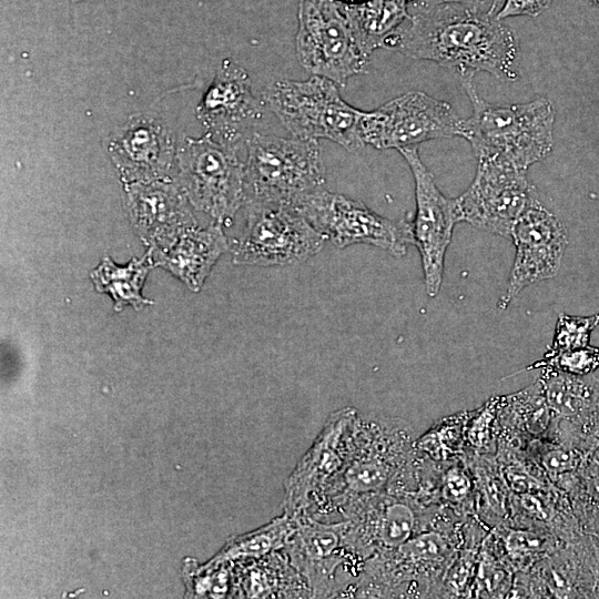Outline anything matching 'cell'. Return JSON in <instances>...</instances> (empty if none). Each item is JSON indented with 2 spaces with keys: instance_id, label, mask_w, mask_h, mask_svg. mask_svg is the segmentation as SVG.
Listing matches in <instances>:
<instances>
[{
  "instance_id": "5bb4252c",
  "label": "cell",
  "mask_w": 599,
  "mask_h": 599,
  "mask_svg": "<svg viewBox=\"0 0 599 599\" xmlns=\"http://www.w3.org/2000/svg\"><path fill=\"white\" fill-rule=\"evenodd\" d=\"M510 238L516 252L506 292L497 303L500 309L527 286L554 277L568 245L565 225L539 199L517 220Z\"/></svg>"
},
{
  "instance_id": "7402d4cb",
  "label": "cell",
  "mask_w": 599,
  "mask_h": 599,
  "mask_svg": "<svg viewBox=\"0 0 599 599\" xmlns=\"http://www.w3.org/2000/svg\"><path fill=\"white\" fill-rule=\"evenodd\" d=\"M408 1L365 0L355 4L345 3L358 40L369 55L376 49L385 48L405 20H409Z\"/></svg>"
},
{
  "instance_id": "f546056e",
  "label": "cell",
  "mask_w": 599,
  "mask_h": 599,
  "mask_svg": "<svg viewBox=\"0 0 599 599\" xmlns=\"http://www.w3.org/2000/svg\"><path fill=\"white\" fill-rule=\"evenodd\" d=\"M576 455L568 450L557 449L550 451L544 459L545 466L556 473H562L576 467Z\"/></svg>"
},
{
  "instance_id": "4fadbf2b",
  "label": "cell",
  "mask_w": 599,
  "mask_h": 599,
  "mask_svg": "<svg viewBox=\"0 0 599 599\" xmlns=\"http://www.w3.org/2000/svg\"><path fill=\"white\" fill-rule=\"evenodd\" d=\"M399 153L407 162L415 181L413 244L420 254L426 293L435 297L441 286L445 255L454 226L459 222L456 202L439 191L417 148L402 149Z\"/></svg>"
},
{
  "instance_id": "cb8c5ba5",
  "label": "cell",
  "mask_w": 599,
  "mask_h": 599,
  "mask_svg": "<svg viewBox=\"0 0 599 599\" xmlns=\"http://www.w3.org/2000/svg\"><path fill=\"white\" fill-rule=\"evenodd\" d=\"M296 526V519L283 512L270 522L226 540L211 564L238 565L262 559L282 550Z\"/></svg>"
},
{
  "instance_id": "4316f807",
  "label": "cell",
  "mask_w": 599,
  "mask_h": 599,
  "mask_svg": "<svg viewBox=\"0 0 599 599\" xmlns=\"http://www.w3.org/2000/svg\"><path fill=\"white\" fill-rule=\"evenodd\" d=\"M598 325L599 314L572 316L559 313L552 343L545 354H556L589 345L591 333Z\"/></svg>"
},
{
  "instance_id": "603a6c76",
  "label": "cell",
  "mask_w": 599,
  "mask_h": 599,
  "mask_svg": "<svg viewBox=\"0 0 599 599\" xmlns=\"http://www.w3.org/2000/svg\"><path fill=\"white\" fill-rule=\"evenodd\" d=\"M539 380L547 406L558 416L580 417L599 410V379L591 374L542 369Z\"/></svg>"
},
{
  "instance_id": "d6986e66",
  "label": "cell",
  "mask_w": 599,
  "mask_h": 599,
  "mask_svg": "<svg viewBox=\"0 0 599 599\" xmlns=\"http://www.w3.org/2000/svg\"><path fill=\"white\" fill-rule=\"evenodd\" d=\"M226 251H230V241L222 224L211 222L185 232L167 252L155 257L153 264L169 271L191 291L199 292Z\"/></svg>"
},
{
  "instance_id": "4dcf8cb0",
  "label": "cell",
  "mask_w": 599,
  "mask_h": 599,
  "mask_svg": "<svg viewBox=\"0 0 599 599\" xmlns=\"http://www.w3.org/2000/svg\"><path fill=\"white\" fill-rule=\"evenodd\" d=\"M541 547V540L528 532H514L508 538V548L514 554H529Z\"/></svg>"
},
{
  "instance_id": "7a4b0ae2",
  "label": "cell",
  "mask_w": 599,
  "mask_h": 599,
  "mask_svg": "<svg viewBox=\"0 0 599 599\" xmlns=\"http://www.w3.org/2000/svg\"><path fill=\"white\" fill-rule=\"evenodd\" d=\"M413 443V432L402 419L357 413L344 465L307 516L341 520L356 502L387 493L409 461Z\"/></svg>"
},
{
  "instance_id": "5b68a950",
  "label": "cell",
  "mask_w": 599,
  "mask_h": 599,
  "mask_svg": "<svg viewBox=\"0 0 599 599\" xmlns=\"http://www.w3.org/2000/svg\"><path fill=\"white\" fill-rule=\"evenodd\" d=\"M263 101L295 138L326 139L348 152L365 145L361 134L364 111L349 105L329 79L278 80L265 89Z\"/></svg>"
},
{
  "instance_id": "f1b7e54d",
  "label": "cell",
  "mask_w": 599,
  "mask_h": 599,
  "mask_svg": "<svg viewBox=\"0 0 599 599\" xmlns=\"http://www.w3.org/2000/svg\"><path fill=\"white\" fill-rule=\"evenodd\" d=\"M504 0H416L414 3L417 9H423L440 3H458L469 8L490 12L497 16Z\"/></svg>"
},
{
  "instance_id": "d6a6232c",
  "label": "cell",
  "mask_w": 599,
  "mask_h": 599,
  "mask_svg": "<svg viewBox=\"0 0 599 599\" xmlns=\"http://www.w3.org/2000/svg\"><path fill=\"white\" fill-rule=\"evenodd\" d=\"M593 488H595L596 493L599 495V483L595 484Z\"/></svg>"
},
{
  "instance_id": "ac0fdd59",
  "label": "cell",
  "mask_w": 599,
  "mask_h": 599,
  "mask_svg": "<svg viewBox=\"0 0 599 599\" xmlns=\"http://www.w3.org/2000/svg\"><path fill=\"white\" fill-rule=\"evenodd\" d=\"M263 104L253 93L248 73L225 59L202 97L196 116L215 141L236 149L261 122Z\"/></svg>"
},
{
  "instance_id": "9c48e42d",
  "label": "cell",
  "mask_w": 599,
  "mask_h": 599,
  "mask_svg": "<svg viewBox=\"0 0 599 599\" xmlns=\"http://www.w3.org/2000/svg\"><path fill=\"white\" fill-rule=\"evenodd\" d=\"M244 227L230 241L237 265L261 267L300 264L317 254L324 236L296 210L248 202Z\"/></svg>"
},
{
  "instance_id": "44dd1931",
  "label": "cell",
  "mask_w": 599,
  "mask_h": 599,
  "mask_svg": "<svg viewBox=\"0 0 599 599\" xmlns=\"http://www.w3.org/2000/svg\"><path fill=\"white\" fill-rule=\"evenodd\" d=\"M152 267L154 264L150 250H146L142 257H133L125 265H118L109 256H104L91 271L90 277L98 292L112 298L116 312L125 306L138 311L153 304V301L142 295L145 278Z\"/></svg>"
},
{
  "instance_id": "2e32d148",
  "label": "cell",
  "mask_w": 599,
  "mask_h": 599,
  "mask_svg": "<svg viewBox=\"0 0 599 599\" xmlns=\"http://www.w3.org/2000/svg\"><path fill=\"white\" fill-rule=\"evenodd\" d=\"M123 185L130 222L151 251L152 260L167 252L185 232L199 225L193 206L174 179Z\"/></svg>"
},
{
  "instance_id": "52a82bcc",
  "label": "cell",
  "mask_w": 599,
  "mask_h": 599,
  "mask_svg": "<svg viewBox=\"0 0 599 599\" xmlns=\"http://www.w3.org/2000/svg\"><path fill=\"white\" fill-rule=\"evenodd\" d=\"M296 53L302 67L313 75L337 85L364 73L369 60L346 4L336 0H300Z\"/></svg>"
},
{
  "instance_id": "1f68e13d",
  "label": "cell",
  "mask_w": 599,
  "mask_h": 599,
  "mask_svg": "<svg viewBox=\"0 0 599 599\" xmlns=\"http://www.w3.org/2000/svg\"><path fill=\"white\" fill-rule=\"evenodd\" d=\"M336 1H339V2L346 3V4H355V3L363 2L365 0H336ZM409 1L415 2L416 0H409Z\"/></svg>"
},
{
  "instance_id": "484cf974",
  "label": "cell",
  "mask_w": 599,
  "mask_h": 599,
  "mask_svg": "<svg viewBox=\"0 0 599 599\" xmlns=\"http://www.w3.org/2000/svg\"><path fill=\"white\" fill-rule=\"evenodd\" d=\"M599 368V347L590 344L583 347L545 354L544 357L527 366L525 370L548 369L576 376L592 374Z\"/></svg>"
},
{
  "instance_id": "7c38bea8",
  "label": "cell",
  "mask_w": 599,
  "mask_h": 599,
  "mask_svg": "<svg viewBox=\"0 0 599 599\" xmlns=\"http://www.w3.org/2000/svg\"><path fill=\"white\" fill-rule=\"evenodd\" d=\"M537 199L526 171L497 160H477L471 184L455 202L459 222L510 237L517 220Z\"/></svg>"
},
{
  "instance_id": "6da1fadb",
  "label": "cell",
  "mask_w": 599,
  "mask_h": 599,
  "mask_svg": "<svg viewBox=\"0 0 599 599\" xmlns=\"http://www.w3.org/2000/svg\"><path fill=\"white\" fill-rule=\"evenodd\" d=\"M518 48L515 32L496 14L458 3L417 9L385 47L436 62L458 77L488 72L501 80L517 79Z\"/></svg>"
},
{
  "instance_id": "e0dca14e",
  "label": "cell",
  "mask_w": 599,
  "mask_h": 599,
  "mask_svg": "<svg viewBox=\"0 0 599 599\" xmlns=\"http://www.w3.org/2000/svg\"><path fill=\"white\" fill-rule=\"evenodd\" d=\"M105 148L123 184L174 179L177 144L154 115L129 118L110 134Z\"/></svg>"
},
{
  "instance_id": "836d02e7",
  "label": "cell",
  "mask_w": 599,
  "mask_h": 599,
  "mask_svg": "<svg viewBox=\"0 0 599 599\" xmlns=\"http://www.w3.org/2000/svg\"><path fill=\"white\" fill-rule=\"evenodd\" d=\"M596 6H599V0H591Z\"/></svg>"
},
{
  "instance_id": "9a60e30c",
  "label": "cell",
  "mask_w": 599,
  "mask_h": 599,
  "mask_svg": "<svg viewBox=\"0 0 599 599\" xmlns=\"http://www.w3.org/2000/svg\"><path fill=\"white\" fill-rule=\"evenodd\" d=\"M357 413L354 407H344L327 417L285 480L283 512L293 518L308 515L344 465L348 436Z\"/></svg>"
},
{
  "instance_id": "8992f818",
  "label": "cell",
  "mask_w": 599,
  "mask_h": 599,
  "mask_svg": "<svg viewBox=\"0 0 599 599\" xmlns=\"http://www.w3.org/2000/svg\"><path fill=\"white\" fill-rule=\"evenodd\" d=\"M174 180L194 210L222 225L245 203L244 163L209 133L177 144Z\"/></svg>"
},
{
  "instance_id": "3957f363",
  "label": "cell",
  "mask_w": 599,
  "mask_h": 599,
  "mask_svg": "<svg viewBox=\"0 0 599 599\" xmlns=\"http://www.w3.org/2000/svg\"><path fill=\"white\" fill-rule=\"evenodd\" d=\"M474 74L459 77L473 114L463 120L460 135L477 160H497L518 170L546 159L552 151L555 109L546 98L526 103L499 105L484 100Z\"/></svg>"
},
{
  "instance_id": "8fae6325",
  "label": "cell",
  "mask_w": 599,
  "mask_h": 599,
  "mask_svg": "<svg viewBox=\"0 0 599 599\" xmlns=\"http://www.w3.org/2000/svg\"><path fill=\"white\" fill-rule=\"evenodd\" d=\"M463 119L446 101L409 91L379 108L364 112L361 134L378 150L417 148L436 139L460 135Z\"/></svg>"
},
{
  "instance_id": "ffe728a7",
  "label": "cell",
  "mask_w": 599,
  "mask_h": 599,
  "mask_svg": "<svg viewBox=\"0 0 599 599\" xmlns=\"http://www.w3.org/2000/svg\"><path fill=\"white\" fill-rule=\"evenodd\" d=\"M238 565L244 568L238 575V597L312 598L307 582L283 549Z\"/></svg>"
},
{
  "instance_id": "ba28073f",
  "label": "cell",
  "mask_w": 599,
  "mask_h": 599,
  "mask_svg": "<svg viewBox=\"0 0 599 599\" xmlns=\"http://www.w3.org/2000/svg\"><path fill=\"white\" fill-rule=\"evenodd\" d=\"M283 551L307 582L312 598L353 597L364 566L346 536V520L295 518Z\"/></svg>"
},
{
  "instance_id": "277c9868",
  "label": "cell",
  "mask_w": 599,
  "mask_h": 599,
  "mask_svg": "<svg viewBox=\"0 0 599 599\" xmlns=\"http://www.w3.org/2000/svg\"><path fill=\"white\" fill-rule=\"evenodd\" d=\"M245 143V203L294 207L304 196L324 187L325 167L318 140L254 131Z\"/></svg>"
},
{
  "instance_id": "d4e9b609",
  "label": "cell",
  "mask_w": 599,
  "mask_h": 599,
  "mask_svg": "<svg viewBox=\"0 0 599 599\" xmlns=\"http://www.w3.org/2000/svg\"><path fill=\"white\" fill-rule=\"evenodd\" d=\"M186 572L187 593L193 598H225L234 588L231 564L196 565L190 560Z\"/></svg>"
},
{
  "instance_id": "30bf717a",
  "label": "cell",
  "mask_w": 599,
  "mask_h": 599,
  "mask_svg": "<svg viewBox=\"0 0 599 599\" xmlns=\"http://www.w3.org/2000/svg\"><path fill=\"white\" fill-rule=\"evenodd\" d=\"M293 209L339 248L367 244L403 257L413 244L412 222L386 219L362 202L324 187L304 196Z\"/></svg>"
},
{
  "instance_id": "83f0119b",
  "label": "cell",
  "mask_w": 599,
  "mask_h": 599,
  "mask_svg": "<svg viewBox=\"0 0 599 599\" xmlns=\"http://www.w3.org/2000/svg\"><path fill=\"white\" fill-rule=\"evenodd\" d=\"M552 0H504L501 8L497 12L499 20L518 17L529 16L536 17L546 10Z\"/></svg>"
}]
</instances>
